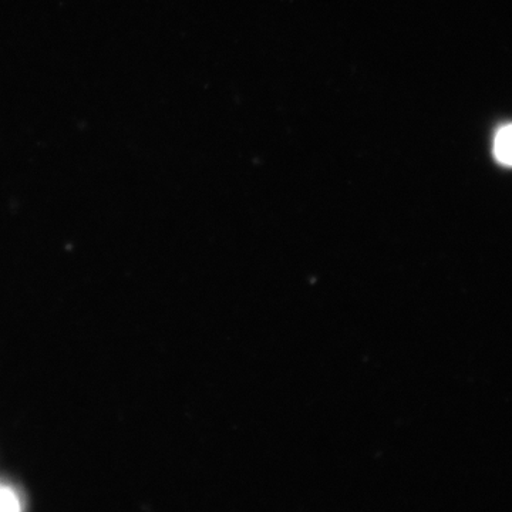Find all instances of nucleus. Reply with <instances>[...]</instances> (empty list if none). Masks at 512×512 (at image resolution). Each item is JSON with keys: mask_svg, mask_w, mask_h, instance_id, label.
I'll use <instances>...</instances> for the list:
<instances>
[{"mask_svg": "<svg viewBox=\"0 0 512 512\" xmlns=\"http://www.w3.org/2000/svg\"><path fill=\"white\" fill-rule=\"evenodd\" d=\"M494 154L500 163L512 167V124L498 131L494 141Z\"/></svg>", "mask_w": 512, "mask_h": 512, "instance_id": "f257e3e1", "label": "nucleus"}, {"mask_svg": "<svg viewBox=\"0 0 512 512\" xmlns=\"http://www.w3.org/2000/svg\"><path fill=\"white\" fill-rule=\"evenodd\" d=\"M18 493L8 485L0 484V512H22Z\"/></svg>", "mask_w": 512, "mask_h": 512, "instance_id": "f03ea898", "label": "nucleus"}]
</instances>
